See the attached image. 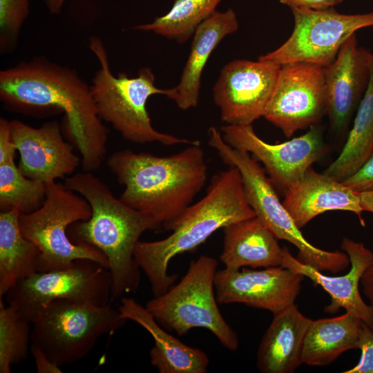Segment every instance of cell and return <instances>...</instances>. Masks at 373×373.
<instances>
[{"label":"cell","mask_w":373,"mask_h":373,"mask_svg":"<svg viewBox=\"0 0 373 373\" xmlns=\"http://www.w3.org/2000/svg\"><path fill=\"white\" fill-rule=\"evenodd\" d=\"M0 99L26 113L63 112L70 140L82 155L85 171H96L106 151L102 124L90 86L70 68L37 58L0 72Z\"/></svg>","instance_id":"6da1fadb"},{"label":"cell","mask_w":373,"mask_h":373,"mask_svg":"<svg viewBox=\"0 0 373 373\" xmlns=\"http://www.w3.org/2000/svg\"><path fill=\"white\" fill-rule=\"evenodd\" d=\"M107 166L125 186L120 200L162 228L191 205L207 177L200 144L164 157L124 149L112 153Z\"/></svg>","instance_id":"7a4b0ae2"},{"label":"cell","mask_w":373,"mask_h":373,"mask_svg":"<svg viewBox=\"0 0 373 373\" xmlns=\"http://www.w3.org/2000/svg\"><path fill=\"white\" fill-rule=\"evenodd\" d=\"M255 216L238 169L229 166L214 175L205 195L163 227L172 231L168 237L137 243L134 258L148 278L153 296L164 294L175 282L178 275L168 274L173 258L195 249L219 229Z\"/></svg>","instance_id":"3957f363"},{"label":"cell","mask_w":373,"mask_h":373,"mask_svg":"<svg viewBox=\"0 0 373 373\" xmlns=\"http://www.w3.org/2000/svg\"><path fill=\"white\" fill-rule=\"evenodd\" d=\"M64 185L83 196L92 210L89 220L69 226V238L75 244L93 246L106 256L111 275V300L135 292L140 283V268L134 258L135 246L144 232L162 227L116 198L90 172L70 175Z\"/></svg>","instance_id":"277c9868"},{"label":"cell","mask_w":373,"mask_h":373,"mask_svg":"<svg viewBox=\"0 0 373 373\" xmlns=\"http://www.w3.org/2000/svg\"><path fill=\"white\" fill-rule=\"evenodd\" d=\"M89 48L99 62L90 89L97 114L111 124L122 137L133 143L158 142L163 145L200 144L191 140L161 133L153 128L146 109V102L153 95H164L173 99V88L155 86V77L149 68H142L136 77L126 73L117 76L111 71L106 49L97 37L89 39Z\"/></svg>","instance_id":"5b68a950"},{"label":"cell","mask_w":373,"mask_h":373,"mask_svg":"<svg viewBox=\"0 0 373 373\" xmlns=\"http://www.w3.org/2000/svg\"><path fill=\"white\" fill-rule=\"evenodd\" d=\"M208 144L224 163L238 169L246 198L258 218L278 240H284L298 249L297 258L316 269L338 273L350 265L345 252L329 251L312 245L300 231L284 207L269 178L257 160L247 152L235 149L223 140L221 131L208 130Z\"/></svg>","instance_id":"8992f818"},{"label":"cell","mask_w":373,"mask_h":373,"mask_svg":"<svg viewBox=\"0 0 373 373\" xmlns=\"http://www.w3.org/2000/svg\"><path fill=\"white\" fill-rule=\"evenodd\" d=\"M92 210L83 197L68 189L64 184L46 183L42 206L30 213H20L23 235L39 249L38 272L70 268L78 259H90L108 269L106 256L96 247L75 244L68 235L72 224L90 219Z\"/></svg>","instance_id":"52a82bcc"},{"label":"cell","mask_w":373,"mask_h":373,"mask_svg":"<svg viewBox=\"0 0 373 373\" xmlns=\"http://www.w3.org/2000/svg\"><path fill=\"white\" fill-rule=\"evenodd\" d=\"M217 260L202 255L193 260L186 274L166 292L153 296L145 305L164 328L179 336L195 327L210 331L227 350L236 351L239 340L218 307L214 294Z\"/></svg>","instance_id":"ba28073f"},{"label":"cell","mask_w":373,"mask_h":373,"mask_svg":"<svg viewBox=\"0 0 373 373\" xmlns=\"http://www.w3.org/2000/svg\"><path fill=\"white\" fill-rule=\"evenodd\" d=\"M126 321L111 303L55 300L44 305L32 322L31 343L61 367L84 358L100 336L113 334Z\"/></svg>","instance_id":"9c48e42d"},{"label":"cell","mask_w":373,"mask_h":373,"mask_svg":"<svg viewBox=\"0 0 373 373\" xmlns=\"http://www.w3.org/2000/svg\"><path fill=\"white\" fill-rule=\"evenodd\" d=\"M294 28L278 48L259 57L283 66L307 63L325 67L332 64L347 40L360 29L373 26V12L344 14L334 9L290 8Z\"/></svg>","instance_id":"30bf717a"},{"label":"cell","mask_w":373,"mask_h":373,"mask_svg":"<svg viewBox=\"0 0 373 373\" xmlns=\"http://www.w3.org/2000/svg\"><path fill=\"white\" fill-rule=\"evenodd\" d=\"M8 305L32 323L46 305L55 300L106 305L111 300L108 269L90 259H78L68 269L37 272L19 280L6 294Z\"/></svg>","instance_id":"8fae6325"},{"label":"cell","mask_w":373,"mask_h":373,"mask_svg":"<svg viewBox=\"0 0 373 373\" xmlns=\"http://www.w3.org/2000/svg\"><path fill=\"white\" fill-rule=\"evenodd\" d=\"M221 133L229 145L251 153L262 162L273 184L285 191L298 182L328 150L317 125L300 136L278 144L262 140L252 124H225L221 127Z\"/></svg>","instance_id":"7c38bea8"},{"label":"cell","mask_w":373,"mask_h":373,"mask_svg":"<svg viewBox=\"0 0 373 373\" xmlns=\"http://www.w3.org/2000/svg\"><path fill=\"white\" fill-rule=\"evenodd\" d=\"M326 113L323 67L307 63L281 66L263 117L290 137L317 125Z\"/></svg>","instance_id":"4fadbf2b"},{"label":"cell","mask_w":373,"mask_h":373,"mask_svg":"<svg viewBox=\"0 0 373 373\" xmlns=\"http://www.w3.org/2000/svg\"><path fill=\"white\" fill-rule=\"evenodd\" d=\"M280 65L258 59H235L222 68L213 88L215 104L226 124L248 125L263 117Z\"/></svg>","instance_id":"5bb4252c"},{"label":"cell","mask_w":373,"mask_h":373,"mask_svg":"<svg viewBox=\"0 0 373 373\" xmlns=\"http://www.w3.org/2000/svg\"><path fill=\"white\" fill-rule=\"evenodd\" d=\"M305 276L282 267L262 269L224 268L214 287L219 304L242 303L273 314L294 304Z\"/></svg>","instance_id":"9a60e30c"},{"label":"cell","mask_w":373,"mask_h":373,"mask_svg":"<svg viewBox=\"0 0 373 373\" xmlns=\"http://www.w3.org/2000/svg\"><path fill=\"white\" fill-rule=\"evenodd\" d=\"M11 137L20 155L18 168L27 178L45 183L72 174L79 164L73 146L65 142L57 121L34 128L10 121Z\"/></svg>","instance_id":"2e32d148"},{"label":"cell","mask_w":373,"mask_h":373,"mask_svg":"<svg viewBox=\"0 0 373 373\" xmlns=\"http://www.w3.org/2000/svg\"><path fill=\"white\" fill-rule=\"evenodd\" d=\"M369 52L356 34L343 44L334 61L323 68L326 108L332 131L343 135L358 108L369 79Z\"/></svg>","instance_id":"e0dca14e"},{"label":"cell","mask_w":373,"mask_h":373,"mask_svg":"<svg viewBox=\"0 0 373 373\" xmlns=\"http://www.w3.org/2000/svg\"><path fill=\"white\" fill-rule=\"evenodd\" d=\"M341 248L350 260V269L343 276L323 274L316 268L300 262L285 247H283L281 266L309 278L315 285L321 286L329 294L331 301L325 308V312L335 314L343 308L346 312L359 317L373 329V308L363 301L359 292L361 277L372 258L373 252L363 242L347 237L343 238Z\"/></svg>","instance_id":"ac0fdd59"},{"label":"cell","mask_w":373,"mask_h":373,"mask_svg":"<svg viewBox=\"0 0 373 373\" xmlns=\"http://www.w3.org/2000/svg\"><path fill=\"white\" fill-rule=\"evenodd\" d=\"M283 204L299 229L329 211L354 213L361 224L365 226L358 192L312 167L298 182L285 190Z\"/></svg>","instance_id":"d6986e66"},{"label":"cell","mask_w":373,"mask_h":373,"mask_svg":"<svg viewBox=\"0 0 373 373\" xmlns=\"http://www.w3.org/2000/svg\"><path fill=\"white\" fill-rule=\"evenodd\" d=\"M118 310L127 321L135 322L153 338L150 360L160 373H205L209 360L202 350L190 347L165 332L152 314L133 298L123 297Z\"/></svg>","instance_id":"ffe728a7"},{"label":"cell","mask_w":373,"mask_h":373,"mask_svg":"<svg viewBox=\"0 0 373 373\" xmlns=\"http://www.w3.org/2000/svg\"><path fill=\"white\" fill-rule=\"evenodd\" d=\"M256 354V365L262 373H292L301 364L306 332L312 320L296 305L273 314Z\"/></svg>","instance_id":"44dd1931"},{"label":"cell","mask_w":373,"mask_h":373,"mask_svg":"<svg viewBox=\"0 0 373 373\" xmlns=\"http://www.w3.org/2000/svg\"><path fill=\"white\" fill-rule=\"evenodd\" d=\"M238 27L236 13L229 8L224 12L216 10L195 28L180 82L173 87V100L179 108L188 110L197 106L202 73L211 54L225 37L236 32Z\"/></svg>","instance_id":"7402d4cb"},{"label":"cell","mask_w":373,"mask_h":373,"mask_svg":"<svg viewBox=\"0 0 373 373\" xmlns=\"http://www.w3.org/2000/svg\"><path fill=\"white\" fill-rule=\"evenodd\" d=\"M222 230L223 247L220 260L226 268L281 266L283 247L256 216L229 224Z\"/></svg>","instance_id":"603a6c76"},{"label":"cell","mask_w":373,"mask_h":373,"mask_svg":"<svg viewBox=\"0 0 373 373\" xmlns=\"http://www.w3.org/2000/svg\"><path fill=\"white\" fill-rule=\"evenodd\" d=\"M363 323L346 312L339 316L312 320L303 341L302 364L327 365L345 351L358 349Z\"/></svg>","instance_id":"cb8c5ba5"},{"label":"cell","mask_w":373,"mask_h":373,"mask_svg":"<svg viewBox=\"0 0 373 373\" xmlns=\"http://www.w3.org/2000/svg\"><path fill=\"white\" fill-rule=\"evenodd\" d=\"M20 212L0 213V298L19 280L38 272L40 251L21 233Z\"/></svg>","instance_id":"d4e9b609"},{"label":"cell","mask_w":373,"mask_h":373,"mask_svg":"<svg viewBox=\"0 0 373 373\" xmlns=\"http://www.w3.org/2000/svg\"><path fill=\"white\" fill-rule=\"evenodd\" d=\"M369 79L343 148L323 171L342 182L356 173L373 150V52H369Z\"/></svg>","instance_id":"484cf974"},{"label":"cell","mask_w":373,"mask_h":373,"mask_svg":"<svg viewBox=\"0 0 373 373\" xmlns=\"http://www.w3.org/2000/svg\"><path fill=\"white\" fill-rule=\"evenodd\" d=\"M222 0H175L171 10L149 23L133 29L151 31L180 44L186 41L198 26L211 15Z\"/></svg>","instance_id":"4316f807"},{"label":"cell","mask_w":373,"mask_h":373,"mask_svg":"<svg viewBox=\"0 0 373 373\" xmlns=\"http://www.w3.org/2000/svg\"><path fill=\"white\" fill-rule=\"evenodd\" d=\"M46 190V183L26 177L15 161L0 164L1 212L32 213L42 206Z\"/></svg>","instance_id":"83f0119b"},{"label":"cell","mask_w":373,"mask_h":373,"mask_svg":"<svg viewBox=\"0 0 373 373\" xmlns=\"http://www.w3.org/2000/svg\"><path fill=\"white\" fill-rule=\"evenodd\" d=\"M28 320L16 309L5 306L0 298V372L10 373L11 366L28 358L31 330Z\"/></svg>","instance_id":"f1b7e54d"},{"label":"cell","mask_w":373,"mask_h":373,"mask_svg":"<svg viewBox=\"0 0 373 373\" xmlns=\"http://www.w3.org/2000/svg\"><path fill=\"white\" fill-rule=\"evenodd\" d=\"M28 14V0H0L1 53L10 52L16 47L21 28Z\"/></svg>","instance_id":"f546056e"},{"label":"cell","mask_w":373,"mask_h":373,"mask_svg":"<svg viewBox=\"0 0 373 373\" xmlns=\"http://www.w3.org/2000/svg\"><path fill=\"white\" fill-rule=\"evenodd\" d=\"M361 355L358 363L344 373H373V329L363 323L358 342Z\"/></svg>","instance_id":"4dcf8cb0"},{"label":"cell","mask_w":373,"mask_h":373,"mask_svg":"<svg viewBox=\"0 0 373 373\" xmlns=\"http://www.w3.org/2000/svg\"><path fill=\"white\" fill-rule=\"evenodd\" d=\"M342 182L358 192L373 189V150L363 166Z\"/></svg>","instance_id":"1f68e13d"},{"label":"cell","mask_w":373,"mask_h":373,"mask_svg":"<svg viewBox=\"0 0 373 373\" xmlns=\"http://www.w3.org/2000/svg\"><path fill=\"white\" fill-rule=\"evenodd\" d=\"M17 149L11 137L10 121L0 119V164L15 160Z\"/></svg>","instance_id":"d6a6232c"},{"label":"cell","mask_w":373,"mask_h":373,"mask_svg":"<svg viewBox=\"0 0 373 373\" xmlns=\"http://www.w3.org/2000/svg\"><path fill=\"white\" fill-rule=\"evenodd\" d=\"M30 352L33 356L37 372L38 373H61L57 364L51 361L47 355L37 345L32 344Z\"/></svg>","instance_id":"836d02e7"},{"label":"cell","mask_w":373,"mask_h":373,"mask_svg":"<svg viewBox=\"0 0 373 373\" xmlns=\"http://www.w3.org/2000/svg\"><path fill=\"white\" fill-rule=\"evenodd\" d=\"M289 8H299L312 10H325L334 8L344 0H278Z\"/></svg>","instance_id":"e575fe53"},{"label":"cell","mask_w":373,"mask_h":373,"mask_svg":"<svg viewBox=\"0 0 373 373\" xmlns=\"http://www.w3.org/2000/svg\"><path fill=\"white\" fill-rule=\"evenodd\" d=\"M363 292L373 308V256L365 269L360 283Z\"/></svg>","instance_id":"d590c367"},{"label":"cell","mask_w":373,"mask_h":373,"mask_svg":"<svg viewBox=\"0 0 373 373\" xmlns=\"http://www.w3.org/2000/svg\"><path fill=\"white\" fill-rule=\"evenodd\" d=\"M358 194L363 211L373 213V189L360 191Z\"/></svg>","instance_id":"8d00e7d4"},{"label":"cell","mask_w":373,"mask_h":373,"mask_svg":"<svg viewBox=\"0 0 373 373\" xmlns=\"http://www.w3.org/2000/svg\"><path fill=\"white\" fill-rule=\"evenodd\" d=\"M45 3L52 14H57L60 12L61 8L65 0H44Z\"/></svg>","instance_id":"74e56055"}]
</instances>
